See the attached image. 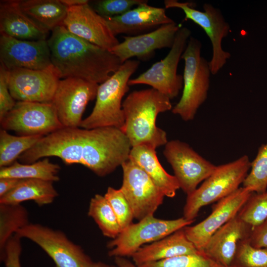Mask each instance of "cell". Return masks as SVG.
Masks as SVG:
<instances>
[{
	"label": "cell",
	"instance_id": "cell-1",
	"mask_svg": "<svg viewBox=\"0 0 267 267\" xmlns=\"http://www.w3.org/2000/svg\"><path fill=\"white\" fill-rule=\"evenodd\" d=\"M131 148L125 133L116 128H63L42 137L18 160L31 164L56 157L66 165H82L102 177L128 160Z\"/></svg>",
	"mask_w": 267,
	"mask_h": 267
},
{
	"label": "cell",
	"instance_id": "cell-2",
	"mask_svg": "<svg viewBox=\"0 0 267 267\" xmlns=\"http://www.w3.org/2000/svg\"><path fill=\"white\" fill-rule=\"evenodd\" d=\"M51 63L60 78H75L100 84L123 64L110 50L70 33L63 25L47 39Z\"/></svg>",
	"mask_w": 267,
	"mask_h": 267
},
{
	"label": "cell",
	"instance_id": "cell-3",
	"mask_svg": "<svg viewBox=\"0 0 267 267\" xmlns=\"http://www.w3.org/2000/svg\"><path fill=\"white\" fill-rule=\"evenodd\" d=\"M170 99L153 89L134 90L123 101L125 125L122 130L132 147L165 145L167 134L156 125L159 114L172 109Z\"/></svg>",
	"mask_w": 267,
	"mask_h": 267
},
{
	"label": "cell",
	"instance_id": "cell-4",
	"mask_svg": "<svg viewBox=\"0 0 267 267\" xmlns=\"http://www.w3.org/2000/svg\"><path fill=\"white\" fill-rule=\"evenodd\" d=\"M139 63L136 60L126 61L109 79L99 85L94 106L90 115L82 120L80 128L114 127L123 130L125 116L122 99L130 89V77Z\"/></svg>",
	"mask_w": 267,
	"mask_h": 267
},
{
	"label": "cell",
	"instance_id": "cell-5",
	"mask_svg": "<svg viewBox=\"0 0 267 267\" xmlns=\"http://www.w3.org/2000/svg\"><path fill=\"white\" fill-rule=\"evenodd\" d=\"M201 42L190 37L181 59L184 62L181 96L172 109L184 121L192 120L206 100L211 74L209 61L201 54Z\"/></svg>",
	"mask_w": 267,
	"mask_h": 267
},
{
	"label": "cell",
	"instance_id": "cell-6",
	"mask_svg": "<svg viewBox=\"0 0 267 267\" xmlns=\"http://www.w3.org/2000/svg\"><path fill=\"white\" fill-rule=\"evenodd\" d=\"M251 164L249 157L244 155L233 161L217 166L201 185L187 195L183 217L194 221L203 207L218 202L236 191L248 174Z\"/></svg>",
	"mask_w": 267,
	"mask_h": 267
},
{
	"label": "cell",
	"instance_id": "cell-7",
	"mask_svg": "<svg viewBox=\"0 0 267 267\" xmlns=\"http://www.w3.org/2000/svg\"><path fill=\"white\" fill-rule=\"evenodd\" d=\"M194 221L183 217L175 220H162L154 216L132 223L107 245L110 257H132L143 245L163 238L175 231L190 225Z\"/></svg>",
	"mask_w": 267,
	"mask_h": 267
},
{
	"label": "cell",
	"instance_id": "cell-8",
	"mask_svg": "<svg viewBox=\"0 0 267 267\" xmlns=\"http://www.w3.org/2000/svg\"><path fill=\"white\" fill-rule=\"evenodd\" d=\"M165 8H176L183 11L185 20H190L201 27L209 37L212 46V56L209 65L213 75H216L225 65L230 53L223 49L222 40L230 31L221 10L210 3L203 4V11L195 9L194 3L177 0H165Z\"/></svg>",
	"mask_w": 267,
	"mask_h": 267
},
{
	"label": "cell",
	"instance_id": "cell-9",
	"mask_svg": "<svg viewBox=\"0 0 267 267\" xmlns=\"http://www.w3.org/2000/svg\"><path fill=\"white\" fill-rule=\"evenodd\" d=\"M191 33L188 28L180 27L165 57L153 64L136 78L130 79L129 85H147L170 99L177 97L183 88V76L178 74V66Z\"/></svg>",
	"mask_w": 267,
	"mask_h": 267
},
{
	"label": "cell",
	"instance_id": "cell-10",
	"mask_svg": "<svg viewBox=\"0 0 267 267\" xmlns=\"http://www.w3.org/2000/svg\"><path fill=\"white\" fill-rule=\"evenodd\" d=\"M15 234L39 246L52 259L55 267H90L93 263L82 247L61 230L30 223Z\"/></svg>",
	"mask_w": 267,
	"mask_h": 267
},
{
	"label": "cell",
	"instance_id": "cell-11",
	"mask_svg": "<svg viewBox=\"0 0 267 267\" xmlns=\"http://www.w3.org/2000/svg\"><path fill=\"white\" fill-rule=\"evenodd\" d=\"M0 121L2 129L20 136H45L64 128L51 103L16 101Z\"/></svg>",
	"mask_w": 267,
	"mask_h": 267
},
{
	"label": "cell",
	"instance_id": "cell-12",
	"mask_svg": "<svg viewBox=\"0 0 267 267\" xmlns=\"http://www.w3.org/2000/svg\"><path fill=\"white\" fill-rule=\"evenodd\" d=\"M123 178L120 189L129 203L134 219L154 216L163 203L164 194L146 172L129 159L121 165Z\"/></svg>",
	"mask_w": 267,
	"mask_h": 267
},
{
	"label": "cell",
	"instance_id": "cell-13",
	"mask_svg": "<svg viewBox=\"0 0 267 267\" xmlns=\"http://www.w3.org/2000/svg\"><path fill=\"white\" fill-rule=\"evenodd\" d=\"M163 154L171 165L180 188L187 195L195 191L215 171L217 166L208 161L188 144L179 140L168 141Z\"/></svg>",
	"mask_w": 267,
	"mask_h": 267
},
{
	"label": "cell",
	"instance_id": "cell-14",
	"mask_svg": "<svg viewBox=\"0 0 267 267\" xmlns=\"http://www.w3.org/2000/svg\"><path fill=\"white\" fill-rule=\"evenodd\" d=\"M99 84L67 78L59 82L51 103L64 128H78L88 103L96 98Z\"/></svg>",
	"mask_w": 267,
	"mask_h": 267
},
{
	"label": "cell",
	"instance_id": "cell-15",
	"mask_svg": "<svg viewBox=\"0 0 267 267\" xmlns=\"http://www.w3.org/2000/svg\"><path fill=\"white\" fill-rule=\"evenodd\" d=\"M10 94L17 101L51 103L60 80L53 66L43 70H7Z\"/></svg>",
	"mask_w": 267,
	"mask_h": 267
},
{
	"label": "cell",
	"instance_id": "cell-16",
	"mask_svg": "<svg viewBox=\"0 0 267 267\" xmlns=\"http://www.w3.org/2000/svg\"><path fill=\"white\" fill-rule=\"evenodd\" d=\"M252 193L242 186L218 201L205 219L194 225L184 227L187 238L198 251L202 252L211 236L238 215Z\"/></svg>",
	"mask_w": 267,
	"mask_h": 267
},
{
	"label": "cell",
	"instance_id": "cell-17",
	"mask_svg": "<svg viewBox=\"0 0 267 267\" xmlns=\"http://www.w3.org/2000/svg\"><path fill=\"white\" fill-rule=\"evenodd\" d=\"M0 61L7 70H43L52 65L47 40L28 41L0 37Z\"/></svg>",
	"mask_w": 267,
	"mask_h": 267
},
{
	"label": "cell",
	"instance_id": "cell-18",
	"mask_svg": "<svg viewBox=\"0 0 267 267\" xmlns=\"http://www.w3.org/2000/svg\"><path fill=\"white\" fill-rule=\"evenodd\" d=\"M63 25L73 34L110 50L120 43L106 19L89 3L69 7Z\"/></svg>",
	"mask_w": 267,
	"mask_h": 267
},
{
	"label": "cell",
	"instance_id": "cell-19",
	"mask_svg": "<svg viewBox=\"0 0 267 267\" xmlns=\"http://www.w3.org/2000/svg\"><path fill=\"white\" fill-rule=\"evenodd\" d=\"M180 26L176 22L159 26L150 32L134 36H124V41L112 48L111 51L122 63L136 57L145 59L157 49L171 48Z\"/></svg>",
	"mask_w": 267,
	"mask_h": 267
},
{
	"label": "cell",
	"instance_id": "cell-20",
	"mask_svg": "<svg viewBox=\"0 0 267 267\" xmlns=\"http://www.w3.org/2000/svg\"><path fill=\"white\" fill-rule=\"evenodd\" d=\"M252 229L237 215L211 236L202 252L216 263L230 266L239 243L248 239Z\"/></svg>",
	"mask_w": 267,
	"mask_h": 267
},
{
	"label": "cell",
	"instance_id": "cell-21",
	"mask_svg": "<svg viewBox=\"0 0 267 267\" xmlns=\"http://www.w3.org/2000/svg\"><path fill=\"white\" fill-rule=\"evenodd\" d=\"M143 3L124 14L104 18L112 33L116 37L120 34L136 33L174 21L169 17L165 8Z\"/></svg>",
	"mask_w": 267,
	"mask_h": 267
},
{
	"label": "cell",
	"instance_id": "cell-22",
	"mask_svg": "<svg viewBox=\"0 0 267 267\" xmlns=\"http://www.w3.org/2000/svg\"><path fill=\"white\" fill-rule=\"evenodd\" d=\"M0 35L28 41L47 40L49 33L22 11L19 0H0Z\"/></svg>",
	"mask_w": 267,
	"mask_h": 267
},
{
	"label": "cell",
	"instance_id": "cell-23",
	"mask_svg": "<svg viewBox=\"0 0 267 267\" xmlns=\"http://www.w3.org/2000/svg\"><path fill=\"white\" fill-rule=\"evenodd\" d=\"M198 252L187 238L183 228L149 245L142 246L132 257L134 263L140 266Z\"/></svg>",
	"mask_w": 267,
	"mask_h": 267
},
{
	"label": "cell",
	"instance_id": "cell-24",
	"mask_svg": "<svg viewBox=\"0 0 267 267\" xmlns=\"http://www.w3.org/2000/svg\"><path fill=\"white\" fill-rule=\"evenodd\" d=\"M129 159L141 167L165 196L173 198L180 188L175 176L168 173L160 164L155 149L145 145L132 147Z\"/></svg>",
	"mask_w": 267,
	"mask_h": 267
},
{
	"label": "cell",
	"instance_id": "cell-25",
	"mask_svg": "<svg viewBox=\"0 0 267 267\" xmlns=\"http://www.w3.org/2000/svg\"><path fill=\"white\" fill-rule=\"evenodd\" d=\"M53 183L39 179H22L15 188L0 197V204H20L29 200L40 206L50 204L58 195Z\"/></svg>",
	"mask_w": 267,
	"mask_h": 267
},
{
	"label": "cell",
	"instance_id": "cell-26",
	"mask_svg": "<svg viewBox=\"0 0 267 267\" xmlns=\"http://www.w3.org/2000/svg\"><path fill=\"white\" fill-rule=\"evenodd\" d=\"M19 3L29 18L48 32L63 25L68 8L61 0H20Z\"/></svg>",
	"mask_w": 267,
	"mask_h": 267
},
{
	"label": "cell",
	"instance_id": "cell-27",
	"mask_svg": "<svg viewBox=\"0 0 267 267\" xmlns=\"http://www.w3.org/2000/svg\"><path fill=\"white\" fill-rule=\"evenodd\" d=\"M60 170L59 165L50 162L48 158L31 164L16 161L9 166L0 168V178H33L56 182L60 179Z\"/></svg>",
	"mask_w": 267,
	"mask_h": 267
},
{
	"label": "cell",
	"instance_id": "cell-28",
	"mask_svg": "<svg viewBox=\"0 0 267 267\" xmlns=\"http://www.w3.org/2000/svg\"><path fill=\"white\" fill-rule=\"evenodd\" d=\"M30 223L26 208L20 204H0V258L5 245L16 232Z\"/></svg>",
	"mask_w": 267,
	"mask_h": 267
},
{
	"label": "cell",
	"instance_id": "cell-29",
	"mask_svg": "<svg viewBox=\"0 0 267 267\" xmlns=\"http://www.w3.org/2000/svg\"><path fill=\"white\" fill-rule=\"evenodd\" d=\"M88 213L104 236L114 239L121 232L122 228L117 217L104 196L96 194L91 198Z\"/></svg>",
	"mask_w": 267,
	"mask_h": 267
},
{
	"label": "cell",
	"instance_id": "cell-30",
	"mask_svg": "<svg viewBox=\"0 0 267 267\" xmlns=\"http://www.w3.org/2000/svg\"><path fill=\"white\" fill-rule=\"evenodd\" d=\"M42 135L15 136L0 130V167L11 165L23 153L32 148Z\"/></svg>",
	"mask_w": 267,
	"mask_h": 267
},
{
	"label": "cell",
	"instance_id": "cell-31",
	"mask_svg": "<svg viewBox=\"0 0 267 267\" xmlns=\"http://www.w3.org/2000/svg\"><path fill=\"white\" fill-rule=\"evenodd\" d=\"M250 172L244 179L243 187L252 192L262 193L267 188V143L259 148L251 162Z\"/></svg>",
	"mask_w": 267,
	"mask_h": 267
},
{
	"label": "cell",
	"instance_id": "cell-32",
	"mask_svg": "<svg viewBox=\"0 0 267 267\" xmlns=\"http://www.w3.org/2000/svg\"><path fill=\"white\" fill-rule=\"evenodd\" d=\"M238 216L252 227L264 222L267 219V191L253 192Z\"/></svg>",
	"mask_w": 267,
	"mask_h": 267
},
{
	"label": "cell",
	"instance_id": "cell-33",
	"mask_svg": "<svg viewBox=\"0 0 267 267\" xmlns=\"http://www.w3.org/2000/svg\"><path fill=\"white\" fill-rule=\"evenodd\" d=\"M234 267H267V248L253 247L248 239L241 241L233 262Z\"/></svg>",
	"mask_w": 267,
	"mask_h": 267
},
{
	"label": "cell",
	"instance_id": "cell-34",
	"mask_svg": "<svg viewBox=\"0 0 267 267\" xmlns=\"http://www.w3.org/2000/svg\"><path fill=\"white\" fill-rule=\"evenodd\" d=\"M215 262L203 252L149 263L139 267H213Z\"/></svg>",
	"mask_w": 267,
	"mask_h": 267
},
{
	"label": "cell",
	"instance_id": "cell-35",
	"mask_svg": "<svg viewBox=\"0 0 267 267\" xmlns=\"http://www.w3.org/2000/svg\"><path fill=\"white\" fill-rule=\"evenodd\" d=\"M104 196L110 203L122 230L133 223L134 217L132 208L120 188L108 187Z\"/></svg>",
	"mask_w": 267,
	"mask_h": 267
},
{
	"label": "cell",
	"instance_id": "cell-36",
	"mask_svg": "<svg viewBox=\"0 0 267 267\" xmlns=\"http://www.w3.org/2000/svg\"><path fill=\"white\" fill-rule=\"evenodd\" d=\"M145 0H100L96 1L93 9L104 18L113 17L124 14L134 5L147 2Z\"/></svg>",
	"mask_w": 267,
	"mask_h": 267
},
{
	"label": "cell",
	"instance_id": "cell-37",
	"mask_svg": "<svg viewBox=\"0 0 267 267\" xmlns=\"http://www.w3.org/2000/svg\"><path fill=\"white\" fill-rule=\"evenodd\" d=\"M7 70L0 66V120L16 104L15 100L10 93L7 82Z\"/></svg>",
	"mask_w": 267,
	"mask_h": 267
},
{
	"label": "cell",
	"instance_id": "cell-38",
	"mask_svg": "<svg viewBox=\"0 0 267 267\" xmlns=\"http://www.w3.org/2000/svg\"><path fill=\"white\" fill-rule=\"evenodd\" d=\"M21 238L13 235L7 242L1 261L5 267H21L20 257L22 252Z\"/></svg>",
	"mask_w": 267,
	"mask_h": 267
},
{
	"label": "cell",
	"instance_id": "cell-39",
	"mask_svg": "<svg viewBox=\"0 0 267 267\" xmlns=\"http://www.w3.org/2000/svg\"><path fill=\"white\" fill-rule=\"evenodd\" d=\"M248 240L254 247L267 248V219L259 225L252 227Z\"/></svg>",
	"mask_w": 267,
	"mask_h": 267
},
{
	"label": "cell",
	"instance_id": "cell-40",
	"mask_svg": "<svg viewBox=\"0 0 267 267\" xmlns=\"http://www.w3.org/2000/svg\"><path fill=\"white\" fill-rule=\"evenodd\" d=\"M21 179L11 178H0V197L12 190Z\"/></svg>",
	"mask_w": 267,
	"mask_h": 267
},
{
	"label": "cell",
	"instance_id": "cell-41",
	"mask_svg": "<svg viewBox=\"0 0 267 267\" xmlns=\"http://www.w3.org/2000/svg\"><path fill=\"white\" fill-rule=\"evenodd\" d=\"M114 259L116 265L118 267H139L125 257H116Z\"/></svg>",
	"mask_w": 267,
	"mask_h": 267
},
{
	"label": "cell",
	"instance_id": "cell-42",
	"mask_svg": "<svg viewBox=\"0 0 267 267\" xmlns=\"http://www.w3.org/2000/svg\"><path fill=\"white\" fill-rule=\"evenodd\" d=\"M61 2L68 7L88 4V0H61Z\"/></svg>",
	"mask_w": 267,
	"mask_h": 267
},
{
	"label": "cell",
	"instance_id": "cell-43",
	"mask_svg": "<svg viewBox=\"0 0 267 267\" xmlns=\"http://www.w3.org/2000/svg\"><path fill=\"white\" fill-rule=\"evenodd\" d=\"M90 267H118L116 265H110L101 262H93Z\"/></svg>",
	"mask_w": 267,
	"mask_h": 267
},
{
	"label": "cell",
	"instance_id": "cell-44",
	"mask_svg": "<svg viewBox=\"0 0 267 267\" xmlns=\"http://www.w3.org/2000/svg\"><path fill=\"white\" fill-rule=\"evenodd\" d=\"M213 267H233L232 266H224L220 265V264H217L216 262H215Z\"/></svg>",
	"mask_w": 267,
	"mask_h": 267
}]
</instances>
